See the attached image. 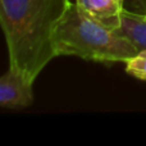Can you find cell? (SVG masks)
<instances>
[{
  "mask_svg": "<svg viewBox=\"0 0 146 146\" xmlns=\"http://www.w3.org/2000/svg\"><path fill=\"white\" fill-rule=\"evenodd\" d=\"M69 0H0L9 64L36 80L55 58L54 32Z\"/></svg>",
  "mask_w": 146,
  "mask_h": 146,
  "instance_id": "obj_1",
  "label": "cell"
},
{
  "mask_svg": "<svg viewBox=\"0 0 146 146\" xmlns=\"http://www.w3.org/2000/svg\"><path fill=\"white\" fill-rule=\"evenodd\" d=\"M56 56H77L100 63H126L139 53V49L114 30L108 28L69 3L54 32Z\"/></svg>",
  "mask_w": 146,
  "mask_h": 146,
  "instance_id": "obj_2",
  "label": "cell"
},
{
  "mask_svg": "<svg viewBox=\"0 0 146 146\" xmlns=\"http://www.w3.org/2000/svg\"><path fill=\"white\" fill-rule=\"evenodd\" d=\"M33 82L26 72L9 64L0 78V106L8 110L28 108L33 103Z\"/></svg>",
  "mask_w": 146,
  "mask_h": 146,
  "instance_id": "obj_3",
  "label": "cell"
},
{
  "mask_svg": "<svg viewBox=\"0 0 146 146\" xmlns=\"http://www.w3.org/2000/svg\"><path fill=\"white\" fill-rule=\"evenodd\" d=\"M76 3L88 15L108 28L115 31L121 25L123 3L119 0H76Z\"/></svg>",
  "mask_w": 146,
  "mask_h": 146,
  "instance_id": "obj_4",
  "label": "cell"
},
{
  "mask_svg": "<svg viewBox=\"0 0 146 146\" xmlns=\"http://www.w3.org/2000/svg\"><path fill=\"white\" fill-rule=\"evenodd\" d=\"M117 33L128 38L139 50H146V18L123 8Z\"/></svg>",
  "mask_w": 146,
  "mask_h": 146,
  "instance_id": "obj_5",
  "label": "cell"
},
{
  "mask_svg": "<svg viewBox=\"0 0 146 146\" xmlns=\"http://www.w3.org/2000/svg\"><path fill=\"white\" fill-rule=\"evenodd\" d=\"M126 72L135 78L146 81V50H140L128 62H126Z\"/></svg>",
  "mask_w": 146,
  "mask_h": 146,
  "instance_id": "obj_6",
  "label": "cell"
},
{
  "mask_svg": "<svg viewBox=\"0 0 146 146\" xmlns=\"http://www.w3.org/2000/svg\"><path fill=\"white\" fill-rule=\"evenodd\" d=\"M123 8L135 14L146 17V0H123Z\"/></svg>",
  "mask_w": 146,
  "mask_h": 146,
  "instance_id": "obj_7",
  "label": "cell"
},
{
  "mask_svg": "<svg viewBox=\"0 0 146 146\" xmlns=\"http://www.w3.org/2000/svg\"><path fill=\"white\" fill-rule=\"evenodd\" d=\"M119 1H122V3H123V0H119Z\"/></svg>",
  "mask_w": 146,
  "mask_h": 146,
  "instance_id": "obj_8",
  "label": "cell"
},
{
  "mask_svg": "<svg viewBox=\"0 0 146 146\" xmlns=\"http://www.w3.org/2000/svg\"><path fill=\"white\" fill-rule=\"evenodd\" d=\"M145 18H146V17H145Z\"/></svg>",
  "mask_w": 146,
  "mask_h": 146,
  "instance_id": "obj_9",
  "label": "cell"
}]
</instances>
